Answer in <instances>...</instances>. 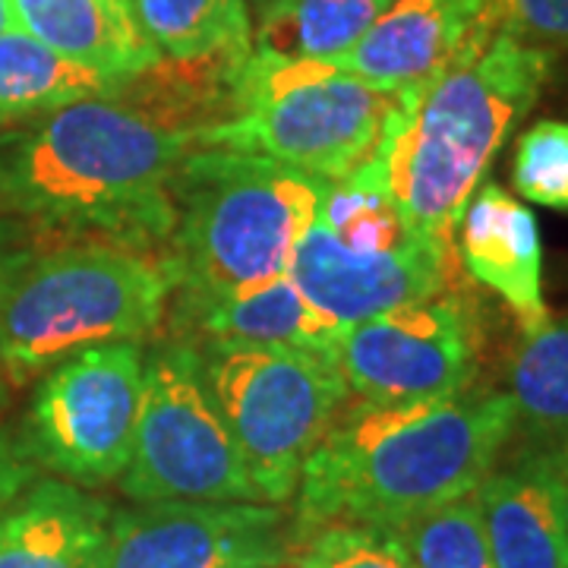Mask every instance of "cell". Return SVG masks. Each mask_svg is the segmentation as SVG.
<instances>
[{"label":"cell","instance_id":"cell-27","mask_svg":"<svg viewBox=\"0 0 568 568\" xmlns=\"http://www.w3.org/2000/svg\"><path fill=\"white\" fill-rule=\"evenodd\" d=\"M487 13L515 39L547 51L568 48V0H487Z\"/></svg>","mask_w":568,"mask_h":568},{"label":"cell","instance_id":"cell-11","mask_svg":"<svg viewBox=\"0 0 568 568\" xmlns=\"http://www.w3.org/2000/svg\"><path fill=\"white\" fill-rule=\"evenodd\" d=\"M294 521L272 503H136L111 518L108 568H278Z\"/></svg>","mask_w":568,"mask_h":568},{"label":"cell","instance_id":"cell-20","mask_svg":"<svg viewBox=\"0 0 568 568\" xmlns=\"http://www.w3.org/2000/svg\"><path fill=\"white\" fill-rule=\"evenodd\" d=\"M253 29V51L278 61L342 58L388 0H265Z\"/></svg>","mask_w":568,"mask_h":568},{"label":"cell","instance_id":"cell-13","mask_svg":"<svg viewBox=\"0 0 568 568\" xmlns=\"http://www.w3.org/2000/svg\"><path fill=\"white\" fill-rule=\"evenodd\" d=\"M487 0H388L335 67L398 95L446 67L484 17Z\"/></svg>","mask_w":568,"mask_h":568},{"label":"cell","instance_id":"cell-25","mask_svg":"<svg viewBox=\"0 0 568 568\" xmlns=\"http://www.w3.org/2000/svg\"><path fill=\"white\" fill-rule=\"evenodd\" d=\"M297 568H414L398 534L383 525H323L294 537Z\"/></svg>","mask_w":568,"mask_h":568},{"label":"cell","instance_id":"cell-22","mask_svg":"<svg viewBox=\"0 0 568 568\" xmlns=\"http://www.w3.org/2000/svg\"><path fill=\"white\" fill-rule=\"evenodd\" d=\"M316 219L351 250L357 253H379L395 250L414 237H424L414 231L402 209L395 205L386 183V168L379 152L361 168H354L342 181H328L323 186V200L316 209Z\"/></svg>","mask_w":568,"mask_h":568},{"label":"cell","instance_id":"cell-8","mask_svg":"<svg viewBox=\"0 0 568 568\" xmlns=\"http://www.w3.org/2000/svg\"><path fill=\"white\" fill-rule=\"evenodd\" d=\"M118 484L133 503H263L205 386L196 347L183 338L145 354L140 420Z\"/></svg>","mask_w":568,"mask_h":568},{"label":"cell","instance_id":"cell-10","mask_svg":"<svg viewBox=\"0 0 568 568\" xmlns=\"http://www.w3.org/2000/svg\"><path fill=\"white\" fill-rule=\"evenodd\" d=\"M332 357L361 402L452 398L477 376V335L465 304L439 294L345 325Z\"/></svg>","mask_w":568,"mask_h":568},{"label":"cell","instance_id":"cell-2","mask_svg":"<svg viewBox=\"0 0 568 568\" xmlns=\"http://www.w3.org/2000/svg\"><path fill=\"white\" fill-rule=\"evenodd\" d=\"M515 433L508 395L373 405L354 398L310 452L294 537L323 525L395 528L484 484Z\"/></svg>","mask_w":568,"mask_h":568},{"label":"cell","instance_id":"cell-6","mask_svg":"<svg viewBox=\"0 0 568 568\" xmlns=\"http://www.w3.org/2000/svg\"><path fill=\"white\" fill-rule=\"evenodd\" d=\"M395 95L325 61H278L250 51L234 114L209 130V145L241 149L342 181L373 155Z\"/></svg>","mask_w":568,"mask_h":568},{"label":"cell","instance_id":"cell-26","mask_svg":"<svg viewBox=\"0 0 568 568\" xmlns=\"http://www.w3.org/2000/svg\"><path fill=\"white\" fill-rule=\"evenodd\" d=\"M511 183L518 196L547 209H568V121H537L518 136Z\"/></svg>","mask_w":568,"mask_h":568},{"label":"cell","instance_id":"cell-19","mask_svg":"<svg viewBox=\"0 0 568 568\" xmlns=\"http://www.w3.org/2000/svg\"><path fill=\"white\" fill-rule=\"evenodd\" d=\"M121 82L63 61L61 54L48 51L20 29L3 32L0 36V133L17 130L63 104L111 95Z\"/></svg>","mask_w":568,"mask_h":568},{"label":"cell","instance_id":"cell-17","mask_svg":"<svg viewBox=\"0 0 568 568\" xmlns=\"http://www.w3.org/2000/svg\"><path fill=\"white\" fill-rule=\"evenodd\" d=\"M496 568H568V528L547 448L489 470L474 489Z\"/></svg>","mask_w":568,"mask_h":568},{"label":"cell","instance_id":"cell-12","mask_svg":"<svg viewBox=\"0 0 568 568\" xmlns=\"http://www.w3.org/2000/svg\"><path fill=\"white\" fill-rule=\"evenodd\" d=\"M448 268L452 244L414 237L395 250L357 253L313 219L294 246L287 275L323 316L351 325L439 297L446 291Z\"/></svg>","mask_w":568,"mask_h":568},{"label":"cell","instance_id":"cell-14","mask_svg":"<svg viewBox=\"0 0 568 568\" xmlns=\"http://www.w3.org/2000/svg\"><path fill=\"white\" fill-rule=\"evenodd\" d=\"M458 250L467 272L511 306L525 335L549 323L540 224L528 205L496 181H484L467 200L458 222Z\"/></svg>","mask_w":568,"mask_h":568},{"label":"cell","instance_id":"cell-15","mask_svg":"<svg viewBox=\"0 0 568 568\" xmlns=\"http://www.w3.org/2000/svg\"><path fill=\"white\" fill-rule=\"evenodd\" d=\"M114 508L61 477L32 480L0 515V568H108Z\"/></svg>","mask_w":568,"mask_h":568},{"label":"cell","instance_id":"cell-21","mask_svg":"<svg viewBox=\"0 0 568 568\" xmlns=\"http://www.w3.org/2000/svg\"><path fill=\"white\" fill-rule=\"evenodd\" d=\"M130 10L145 41L168 61L253 51L246 0H130Z\"/></svg>","mask_w":568,"mask_h":568},{"label":"cell","instance_id":"cell-9","mask_svg":"<svg viewBox=\"0 0 568 568\" xmlns=\"http://www.w3.org/2000/svg\"><path fill=\"white\" fill-rule=\"evenodd\" d=\"M142 366L140 342H114L44 369L22 429L36 465L85 489L114 484L133 452Z\"/></svg>","mask_w":568,"mask_h":568},{"label":"cell","instance_id":"cell-28","mask_svg":"<svg viewBox=\"0 0 568 568\" xmlns=\"http://www.w3.org/2000/svg\"><path fill=\"white\" fill-rule=\"evenodd\" d=\"M36 470H39V465H36V458L29 455V448L22 443L20 433L0 426V515L13 506V499H17L32 480H39Z\"/></svg>","mask_w":568,"mask_h":568},{"label":"cell","instance_id":"cell-18","mask_svg":"<svg viewBox=\"0 0 568 568\" xmlns=\"http://www.w3.org/2000/svg\"><path fill=\"white\" fill-rule=\"evenodd\" d=\"M13 22L63 61L126 80L162 54L145 41L130 0H10Z\"/></svg>","mask_w":568,"mask_h":568},{"label":"cell","instance_id":"cell-1","mask_svg":"<svg viewBox=\"0 0 568 568\" xmlns=\"http://www.w3.org/2000/svg\"><path fill=\"white\" fill-rule=\"evenodd\" d=\"M212 126L203 95L155 61L111 95L0 133V212L155 256L178 224L171 181L190 152L205 149Z\"/></svg>","mask_w":568,"mask_h":568},{"label":"cell","instance_id":"cell-4","mask_svg":"<svg viewBox=\"0 0 568 568\" xmlns=\"http://www.w3.org/2000/svg\"><path fill=\"white\" fill-rule=\"evenodd\" d=\"M323 186L313 174L241 149L190 152L171 181L178 224L162 256L171 297L215 301L287 272Z\"/></svg>","mask_w":568,"mask_h":568},{"label":"cell","instance_id":"cell-24","mask_svg":"<svg viewBox=\"0 0 568 568\" xmlns=\"http://www.w3.org/2000/svg\"><path fill=\"white\" fill-rule=\"evenodd\" d=\"M392 530L405 544L414 568H496L474 493L407 518Z\"/></svg>","mask_w":568,"mask_h":568},{"label":"cell","instance_id":"cell-16","mask_svg":"<svg viewBox=\"0 0 568 568\" xmlns=\"http://www.w3.org/2000/svg\"><path fill=\"white\" fill-rule=\"evenodd\" d=\"M171 301V323L183 342L287 345L332 354L345 328L310 304L287 272L215 301Z\"/></svg>","mask_w":568,"mask_h":568},{"label":"cell","instance_id":"cell-32","mask_svg":"<svg viewBox=\"0 0 568 568\" xmlns=\"http://www.w3.org/2000/svg\"><path fill=\"white\" fill-rule=\"evenodd\" d=\"M3 405H7V383H3V373H0V414H3Z\"/></svg>","mask_w":568,"mask_h":568},{"label":"cell","instance_id":"cell-23","mask_svg":"<svg viewBox=\"0 0 568 568\" xmlns=\"http://www.w3.org/2000/svg\"><path fill=\"white\" fill-rule=\"evenodd\" d=\"M508 402L515 407V426H525L544 443L568 436V320L547 323L525 335L511 369Z\"/></svg>","mask_w":568,"mask_h":568},{"label":"cell","instance_id":"cell-31","mask_svg":"<svg viewBox=\"0 0 568 568\" xmlns=\"http://www.w3.org/2000/svg\"><path fill=\"white\" fill-rule=\"evenodd\" d=\"M17 29V22H13V7H10V0H0V36L3 32H13Z\"/></svg>","mask_w":568,"mask_h":568},{"label":"cell","instance_id":"cell-29","mask_svg":"<svg viewBox=\"0 0 568 568\" xmlns=\"http://www.w3.org/2000/svg\"><path fill=\"white\" fill-rule=\"evenodd\" d=\"M36 246L29 244L26 231L20 224L0 222V297L7 294V287L20 275V268L32 260Z\"/></svg>","mask_w":568,"mask_h":568},{"label":"cell","instance_id":"cell-7","mask_svg":"<svg viewBox=\"0 0 568 568\" xmlns=\"http://www.w3.org/2000/svg\"><path fill=\"white\" fill-rule=\"evenodd\" d=\"M190 345L260 499H294L310 452L351 402L335 357L287 345Z\"/></svg>","mask_w":568,"mask_h":568},{"label":"cell","instance_id":"cell-5","mask_svg":"<svg viewBox=\"0 0 568 568\" xmlns=\"http://www.w3.org/2000/svg\"><path fill=\"white\" fill-rule=\"evenodd\" d=\"M168 301L162 256L108 244L32 253L0 297V373L22 383L89 347L140 342Z\"/></svg>","mask_w":568,"mask_h":568},{"label":"cell","instance_id":"cell-3","mask_svg":"<svg viewBox=\"0 0 568 568\" xmlns=\"http://www.w3.org/2000/svg\"><path fill=\"white\" fill-rule=\"evenodd\" d=\"M552 73V51L484 17L452 61L395 95L376 152L388 193L414 231L452 244L462 212Z\"/></svg>","mask_w":568,"mask_h":568},{"label":"cell","instance_id":"cell-30","mask_svg":"<svg viewBox=\"0 0 568 568\" xmlns=\"http://www.w3.org/2000/svg\"><path fill=\"white\" fill-rule=\"evenodd\" d=\"M549 455V470H552V480H556V493H559V506H562V518H566L568 528V436L547 446Z\"/></svg>","mask_w":568,"mask_h":568}]
</instances>
